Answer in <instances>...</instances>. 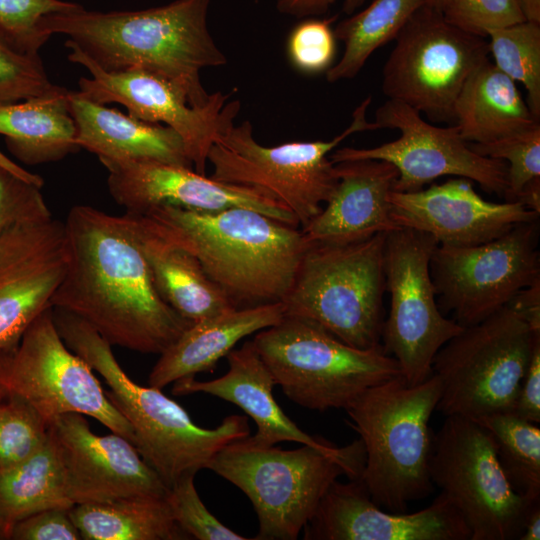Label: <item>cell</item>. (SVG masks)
Instances as JSON below:
<instances>
[{
	"instance_id": "6da1fadb",
	"label": "cell",
	"mask_w": 540,
	"mask_h": 540,
	"mask_svg": "<svg viewBox=\"0 0 540 540\" xmlns=\"http://www.w3.org/2000/svg\"><path fill=\"white\" fill-rule=\"evenodd\" d=\"M68 263L52 308L92 326L112 346L161 354L192 323L159 294L127 212L77 205L64 222Z\"/></svg>"
},
{
	"instance_id": "7a4b0ae2",
	"label": "cell",
	"mask_w": 540,
	"mask_h": 540,
	"mask_svg": "<svg viewBox=\"0 0 540 540\" xmlns=\"http://www.w3.org/2000/svg\"><path fill=\"white\" fill-rule=\"evenodd\" d=\"M210 0H174L135 11H73L53 13L40 22L52 36L68 37L66 47L78 49L107 72L147 71L176 83L194 106L209 97L201 71L220 67L227 57L208 26Z\"/></svg>"
},
{
	"instance_id": "3957f363",
	"label": "cell",
	"mask_w": 540,
	"mask_h": 540,
	"mask_svg": "<svg viewBox=\"0 0 540 540\" xmlns=\"http://www.w3.org/2000/svg\"><path fill=\"white\" fill-rule=\"evenodd\" d=\"M135 215L193 255L237 308L282 301L309 245L295 226L246 208L194 211L162 205Z\"/></svg>"
},
{
	"instance_id": "277c9868",
	"label": "cell",
	"mask_w": 540,
	"mask_h": 540,
	"mask_svg": "<svg viewBox=\"0 0 540 540\" xmlns=\"http://www.w3.org/2000/svg\"><path fill=\"white\" fill-rule=\"evenodd\" d=\"M58 332L75 354L102 376L109 400L134 433V446L168 489L183 475L197 473L227 444L250 434L246 416L229 415L213 429L195 424L186 410L153 386L132 381L112 345L79 317L52 309Z\"/></svg>"
},
{
	"instance_id": "5b68a950",
	"label": "cell",
	"mask_w": 540,
	"mask_h": 540,
	"mask_svg": "<svg viewBox=\"0 0 540 540\" xmlns=\"http://www.w3.org/2000/svg\"><path fill=\"white\" fill-rule=\"evenodd\" d=\"M440 396L433 373L419 384L398 376L366 389L345 409L365 450L359 479L377 506L405 512L433 491L429 421Z\"/></svg>"
},
{
	"instance_id": "8992f818",
	"label": "cell",
	"mask_w": 540,
	"mask_h": 540,
	"mask_svg": "<svg viewBox=\"0 0 540 540\" xmlns=\"http://www.w3.org/2000/svg\"><path fill=\"white\" fill-rule=\"evenodd\" d=\"M365 450L338 457L318 448L283 450L260 446L247 437L217 452L206 469L214 471L251 501L259 531L256 540H295L322 497L340 476L360 477Z\"/></svg>"
},
{
	"instance_id": "52a82bcc",
	"label": "cell",
	"mask_w": 540,
	"mask_h": 540,
	"mask_svg": "<svg viewBox=\"0 0 540 540\" xmlns=\"http://www.w3.org/2000/svg\"><path fill=\"white\" fill-rule=\"evenodd\" d=\"M276 385L294 403L316 411L346 409L366 389L401 376L382 345L350 346L318 323L284 315L252 340Z\"/></svg>"
},
{
	"instance_id": "ba28073f",
	"label": "cell",
	"mask_w": 540,
	"mask_h": 540,
	"mask_svg": "<svg viewBox=\"0 0 540 540\" xmlns=\"http://www.w3.org/2000/svg\"><path fill=\"white\" fill-rule=\"evenodd\" d=\"M386 233L347 244L309 243L281 301L286 315L310 319L344 343L381 345Z\"/></svg>"
},
{
	"instance_id": "9c48e42d",
	"label": "cell",
	"mask_w": 540,
	"mask_h": 540,
	"mask_svg": "<svg viewBox=\"0 0 540 540\" xmlns=\"http://www.w3.org/2000/svg\"><path fill=\"white\" fill-rule=\"evenodd\" d=\"M539 342L540 333L510 304L463 327L433 359L441 384L436 410L470 419L512 412Z\"/></svg>"
},
{
	"instance_id": "30bf717a",
	"label": "cell",
	"mask_w": 540,
	"mask_h": 540,
	"mask_svg": "<svg viewBox=\"0 0 540 540\" xmlns=\"http://www.w3.org/2000/svg\"><path fill=\"white\" fill-rule=\"evenodd\" d=\"M371 96L354 110L349 126L328 141H294L264 146L246 120L231 125L208 154L214 180L251 186L271 194L288 208L304 227L317 216L331 197L338 178L329 156L350 135L378 130L366 118Z\"/></svg>"
},
{
	"instance_id": "8fae6325",
	"label": "cell",
	"mask_w": 540,
	"mask_h": 540,
	"mask_svg": "<svg viewBox=\"0 0 540 540\" xmlns=\"http://www.w3.org/2000/svg\"><path fill=\"white\" fill-rule=\"evenodd\" d=\"M429 475L455 506L470 540H519L531 506L509 483L490 432L473 419L446 416L432 436Z\"/></svg>"
},
{
	"instance_id": "7c38bea8",
	"label": "cell",
	"mask_w": 540,
	"mask_h": 540,
	"mask_svg": "<svg viewBox=\"0 0 540 540\" xmlns=\"http://www.w3.org/2000/svg\"><path fill=\"white\" fill-rule=\"evenodd\" d=\"M0 387L27 400L48 426L63 414L78 413L95 418L134 445L130 424L93 369L61 338L52 307L30 324L15 346L0 348Z\"/></svg>"
},
{
	"instance_id": "4fadbf2b",
	"label": "cell",
	"mask_w": 540,
	"mask_h": 540,
	"mask_svg": "<svg viewBox=\"0 0 540 540\" xmlns=\"http://www.w3.org/2000/svg\"><path fill=\"white\" fill-rule=\"evenodd\" d=\"M382 71V92L436 121L454 120L455 100L486 59V38L448 23L425 4L397 34Z\"/></svg>"
},
{
	"instance_id": "5bb4252c",
	"label": "cell",
	"mask_w": 540,
	"mask_h": 540,
	"mask_svg": "<svg viewBox=\"0 0 540 540\" xmlns=\"http://www.w3.org/2000/svg\"><path fill=\"white\" fill-rule=\"evenodd\" d=\"M437 245L430 234L411 228L386 233L384 271L390 308L381 345L409 384L432 375L437 352L463 329L444 316L436 301L430 261Z\"/></svg>"
},
{
	"instance_id": "9a60e30c",
	"label": "cell",
	"mask_w": 540,
	"mask_h": 540,
	"mask_svg": "<svg viewBox=\"0 0 540 540\" xmlns=\"http://www.w3.org/2000/svg\"><path fill=\"white\" fill-rule=\"evenodd\" d=\"M538 220L519 223L491 241L472 246L437 245L430 272L441 312L466 327L508 305L540 281Z\"/></svg>"
},
{
	"instance_id": "2e32d148",
	"label": "cell",
	"mask_w": 540,
	"mask_h": 540,
	"mask_svg": "<svg viewBox=\"0 0 540 540\" xmlns=\"http://www.w3.org/2000/svg\"><path fill=\"white\" fill-rule=\"evenodd\" d=\"M67 48L69 61L90 74L78 82L82 96L104 105L121 104L135 118L170 127L181 137L194 170L205 175L211 147L240 111L239 100L228 101L232 93H211L204 105L194 106L185 90L169 79L143 70L107 72L78 49Z\"/></svg>"
},
{
	"instance_id": "e0dca14e",
	"label": "cell",
	"mask_w": 540,
	"mask_h": 540,
	"mask_svg": "<svg viewBox=\"0 0 540 540\" xmlns=\"http://www.w3.org/2000/svg\"><path fill=\"white\" fill-rule=\"evenodd\" d=\"M374 122L379 129L399 130L400 136L372 148L333 150L329 156L332 163L360 159L387 161L398 171L393 190L399 192L418 191L439 177L452 175L477 182L485 191L505 194L506 162L476 153L456 125H432L412 107L392 99L376 110Z\"/></svg>"
},
{
	"instance_id": "ac0fdd59",
	"label": "cell",
	"mask_w": 540,
	"mask_h": 540,
	"mask_svg": "<svg viewBox=\"0 0 540 540\" xmlns=\"http://www.w3.org/2000/svg\"><path fill=\"white\" fill-rule=\"evenodd\" d=\"M67 263L64 222L52 214L18 222L0 237V348L15 346L52 307Z\"/></svg>"
},
{
	"instance_id": "d6986e66",
	"label": "cell",
	"mask_w": 540,
	"mask_h": 540,
	"mask_svg": "<svg viewBox=\"0 0 540 540\" xmlns=\"http://www.w3.org/2000/svg\"><path fill=\"white\" fill-rule=\"evenodd\" d=\"M48 432L58 451L73 505L130 496L165 497L168 487L128 439L94 434L78 413L57 417Z\"/></svg>"
},
{
	"instance_id": "ffe728a7",
	"label": "cell",
	"mask_w": 540,
	"mask_h": 540,
	"mask_svg": "<svg viewBox=\"0 0 540 540\" xmlns=\"http://www.w3.org/2000/svg\"><path fill=\"white\" fill-rule=\"evenodd\" d=\"M108 188L126 212L140 214L169 205L194 211L246 208L297 227L295 216L266 191L229 184L199 174L193 168L156 161H102Z\"/></svg>"
},
{
	"instance_id": "44dd1931",
	"label": "cell",
	"mask_w": 540,
	"mask_h": 540,
	"mask_svg": "<svg viewBox=\"0 0 540 540\" xmlns=\"http://www.w3.org/2000/svg\"><path fill=\"white\" fill-rule=\"evenodd\" d=\"M303 531L305 540H470L471 536L444 494L422 510L392 512L371 500L359 478L335 480Z\"/></svg>"
},
{
	"instance_id": "7402d4cb",
	"label": "cell",
	"mask_w": 540,
	"mask_h": 540,
	"mask_svg": "<svg viewBox=\"0 0 540 540\" xmlns=\"http://www.w3.org/2000/svg\"><path fill=\"white\" fill-rule=\"evenodd\" d=\"M398 227L430 234L439 245L472 246L491 241L513 226L538 220L539 214L518 201L483 199L463 177L413 192L389 193Z\"/></svg>"
},
{
	"instance_id": "603a6c76",
	"label": "cell",
	"mask_w": 540,
	"mask_h": 540,
	"mask_svg": "<svg viewBox=\"0 0 540 540\" xmlns=\"http://www.w3.org/2000/svg\"><path fill=\"white\" fill-rule=\"evenodd\" d=\"M226 358L228 371L223 376L209 381H198L194 376L183 377L173 382L172 393L176 396L205 393L237 405L256 423V434L248 438L260 446L290 441L344 458L364 450L360 439L340 448L301 430L276 402L273 396L275 380L252 340L231 350Z\"/></svg>"
},
{
	"instance_id": "cb8c5ba5",
	"label": "cell",
	"mask_w": 540,
	"mask_h": 540,
	"mask_svg": "<svg viewBox=\"0 0 540 540\" xmlns=\"http://www.w3.org/2000/svg\"><path fill=\"white\" fill-rule=\"evenodd\" d=\"M334 166L338 182L331 197L301 229L308 243L347 244L400 228L388 199L398 178L393 164L360 159Z\"/></svg>"
},
{
	"instance_id": "d4e9b609",
	"label": "cell",
	"mask_w": 540,
	"mask_h": 540,
	"mask_svg": "<svg viewBox=\"0 0 540 540\" xmlns=\"http://www.w3.org/2000/svg\"><path fill=\"white\" fill-rule=\"evenodd\" d=\"M76 144L102 161H156L192 167L181 137L170 127L145 122L69 91Z\"/></svg>"
},
{
	"instance_id": "484cf974",
	"label": "cell",
	"mask_w": 540,
	"mask_h": 540,
	"mask_svg": "<svg viewBox=\"0 0 540 540\" xmlns=\"http://www.w3.org/2000/svg\"><path fill=\"white\" fill-rule=\"evenodd\" d=\"M284 315L280 301L232 308L192 323L159 354L148 384L162 389L180 378L212 371L241 339L275 325Z\"/></svg>"
},
{
	"instance_id": "4316f807",
	"label": "cell",
	"mask_w": 540,
	"mask_h": 540,
	"mask_svg": "<svg viewBox=\"0 0 540 540\" xmlns=\"http://www.w3.org/2000/svg\"><path fill=\"white\" fill-rule=\"evenodd\" d=\"M466 142L485 144L521 133L539 123L515 82L486 59L467 78L453 107Z\"/></svg>"
},
{
	"instance_id": "83f0119b",
	"label": "cell",
	"mask_w": 540,
	"mask_h": 540,
	"mask_svg": "<svg viewBox=\"0 0 540 540\" xmlns=\"http://www.w3.org/2000/svg\"><path fill=\"white\" fill-rule=\"evenodd\" d=\"M68 94L54 85L40 95L0 105V135L22 163L55 162L79 149Z\"/></svg>"
},
{
	"instance_id": "f1b7e54d",
	"label": "cell",
	"mask_w": 540,
	"mask_h": 540,
	"mask_svg": "<svg viewBox=\"0 0 540 540\" xmlns=\"http://www.w3.org/2000/svg\"><path fill=\"white\" fill-rule=\"evenodd\" d=\"M138 241L164 301L191 323L237 308L208 277L198 260L164 240L132 213Z\"/></svg>"
},
{
	"instance_id": "f546056e",
	"label": "cell",
	"mask_w": 540,
	"mask_h": 540,
	"mask_svg": "<svg viewBox=\"0 0 540 540\" xmlns=\"http://www.w3.org/2000/svg\"><path fill=\"white\" fill-rule=\"evenodd\" d=\"M70 515L84 540L190 539L174 520L166 496L77 504Z\"/></svg>"
},
{
	"instance_id": "4dcf8cb0",
	"label": "cell",
	"mask_w": 540,
	"mask_h": 540,
	"mask_svg": "<svg viewBox=\"0 0 540 540\" xmlns=\"http://www.w3.org/2000/svg\"><path fill=\"white\" fill-rule=\"evenodd\" d=\"M73 506L67 496L62 463L50 435L34 454L0 469V517L10 530L16 522L41 510Z\"/></svg>"
},
{
	"instance_id": "1f68e13d",
	"label": "cell",
	"mask_w": 540,
	"mask_h": 540,
	"mask_svg": "<svg viewBox=\"0 0 540 540\" xmlns=\"http://www.w3.org/2000/svg\"><path fill=\"white\" fill-rule=\"evenodd\" d=\"M428 0H373L366 8L341 20L334 28L344 44L341 58L326 71V80L335 83L352 79L369 57L394 40L411 16Z\"/></svg>"
},
{
	"instance_id": "d6a6232c",
	"label": "cell",
	"mask_w": 540,
	"mask_h": 540,
	"mask_svg": "<svg viewBox=\"0 0 540 540\" xmlns=\"http://www.w3.org/2000/svg\"><path fill=\"white\" fill-rule=\"evenodd\" d=\"M487 429L499 464L512 488L522 497L540 500V428L511 412L473 419Z\"/></svg>"
},
{
	"instance_id": "836d02e7",
	"label": "cell",
	"mask_w": 540,
	"mask_h": 540,
	"mask_svg": "<svg viewBox=\"0 0 540 540\" xmlns=\"http://www.w3.org/2000/svg\"><path fill=\"white\" fill-rule=\"evenodd\" d=\"M494 65L514 82L523 84L526 103L540 119V24L523 21L487 32Z\"/></svg>"
},
{
	"instance_id": "e575fe53",
	"label": "cell",
	"mask_w": 540,
	"mask_h": 540,
	"mask_svg": "<svg viewBox=\"0 0 540 540\" xmlns=\"http://www.w3.org/2000/svg\"><path fill=\"white\" fill-rule=\"evenodd\" d=\"M48 427L27 400L0 387V469L38 451L48 439Z\"/></svg>"
},
{
	"instance_id": "d590c367",
	"label": "cell",
	"mask_w": 540,
	"mask_h": 540,
	"mask_svg": "<svg viewBox=\"0 0 540 540\" xmlns=\"http://www.w3.org/2000/svg\"><path fill=\"white\" fill-rule=\"evenodd\" d=\"M470 146L479 155L506 162L507 201H516L523 187L540 177V123L494 142Z\"/></svg>"
},
{
	"instance_id": "8d00e7d4",
	"label": "cell",
	"mask_w": 540,
	"mask_h": 540,
	"mask_svg": "<svg viewBox=\"0 0 540 540\" xmlns=\"http://www.w3.org/2000/svg\"><path fill=\"white\" fill-rule=\"evenodd\" d=\"M53 86L39 53L24 51L0 29V105L40 95Z\"/></svg>"
},
{
	"instance_id": "74e56055",
	"label": "cell",
	"mask_w": 540,
	"mask_h": 540,
	"mask_svg": "<svg viewBox=\"0 0 540 540\" xmlns=\"http://www.w3.org/2000/svg\"><path fill=\"white\" fill-rule=\"evenodd\" d=\"M337 15L302 18L290 31L286 52L290 64L303 74L326 72L336 55L337 39L332 28Z\"/></svg>"
},
{
	"instance_id": "f35d334b",
	"label": "cell",
	"mask_w": 540,
	"mask_h": 540,
	"mask_svg": "<svg viewBox=\"0 0 540 540\" xmlns=\"http://www.w3.org/2000/svg\"><path fill=\"white\" fill-rule=\"evenodd\" d=\"M195 473L179 478L166 495L174 520L190 539L248 540L220 522L202 502L194 484Z\"/></svg>"
},
{
	"instance_id": "ab89813d",
	"label": "cell",
	"mask_w": 540,
	"mask_h": 540,
	"mask_svg": "<svg viewBox=\"0 0 540 540\" xmlns=\"http://www.w3.org/2000/svg\"><path fill=\"white\" fill-rule=\"evenodd\" d=\"M79 7L62 0H0V29L24 51L39 53L50 38L40 29L41 20Z\"/></svg>"
},
{
	"instance_id": "60d3db41",
	"label": "cell",
	"mask_w": 540,
	"mask_h": 540,
	"mask_svg": "<svg viewBox=\"0 0 540 540\" xmlns=\"http://www.w3.org/2000/svg\"><path fill=\"white\" fill-rule=\"evenodd\" d=\"M439 11L451 25L476 36L525 21L522 0H441Z\"/></svg>"
},
{
	"instance_id": "b9f144b4",
	"label": "cell",
	"mask_w": 540,
	"mask_h": 540,
	"mask_svg": "<svg viewBox=\"0 0 540 540\" xmlns=\"http://www.w3.org/2000/svg\"><path fill=\"white\" fill-rule=\"evenodd\" d=\"M41 188L0 167V237L18 222L51 214Z\"/></svg>"
},
{
	"instance_id": "7bdbcfd3",
	"label": "cell",
	"mask_w": 540,
	"mask_h": 540,
	"mask_svg": "<svg viewBox=\"0 0 540 540\" xmlns=\"http://www.w3.org/2000/svg\"><path fill=\"white\" fill-rule=\"evenodd\" d=\"M70 509L48 508L21 519L11 527L10 540H81Z\"/></svg>"
},
{
	"instance_id": "ee69618b",
	"label": "cell",
	"mask_w": 540,
	"mask_h": 540,
	"mask_svg": "<svg viewBox=\"0 0 540 540\" xmlns=\"http://www.w3.org/2000/svg\"><path fill=\"white\" fill-rule=\"evenodd\" d=\"M511 413L527 421L540 423V342L533 350Z\"/></svg>"
},
{
	"instance_id": "f6af8a7d",
	"label": "cell",
	"mask_w": 540,
	"mask_h": 540,
	"mask_svg": "<svg viewBox=\"0 0 540 540\" xmlns=\"http://www.w3.org/2000/svg\"><path fill=\"white\" fill-rule=\"evenodd\" d=\"M367 0H344L342 10L347 15L358 11ZM336 0H276L279 13L299 19L326 13Z\"/></svg>"
},
{
	"instance_id": "bcb514c9",
	"label": "cell",
	"mask_w": 540,
	"mask_h": 540,
	"mask_svg": "<svg viewBox=\"0 0 540 540\" xmlns=\"http://www.w3.org/2000/svg\"><path fill=\"white\" fill-rule=\"evenodd\" d=\"M540 333V281L518 292L509 303Z\"/></svg>"
},
{
	"instance_id": "7dc6e473",
	"label": "cell",
	"mask_w": 540,
	"mask_h": 540,
	"mask_svg": "<svg viewBox=\"0 0 540 540\" xmlns=\"http://www.w3.org/2000/svg\"><path fill=\"white\" fill-rule=\"evenodd\" d=\"M516 201L520 202L524 207L536 213H540V177H537L528 182Z\"/></svg>"
},
{
	"instance_id": "c3c4849f",
	"label": "cell",
	"mask_w": 540,
	"mask_h": 540,
	"mask_svg": "<svg viewBox=\"0 0 540 540\" xmlns=\"http://www.w3.org/2000/svg\"><path fill=\"white\" fill-rule=\"evenodd\" d=\"M540 539V501L535 502L526 517L524 529L519 540Z\"/></svg>"
},
{
	"instance_id": "681fc988",
	"label": "cell",
	"mask_w": 540,
	"mask_h": 540,
	"mask_svg": "<svg viewBox=\"0 0 540 540\" xmlns=\"http://www.w3.org/2000/svg\"><path fill=\"white\" fill-rule=\"evenodd\" d=\"M0 167L40 187H42L44 184V180L40 176L28 172L23 167H21L20 165L12 161L10 158H8L6 155H4L1 151H0Z\"/></svg>"
},
{
	"instance_id": "f907efd6",
	"label": "cell",
	"mask_w": 540,
	"mask_h": 540,
	"mask_svg": "<svg viewBox=\"0 0 540 540\" xmlns=\"http://www.w3.org/2000/svg\"><path fill=\"white\" fill-rule=\"evenodd\" d=\"M522 8L527 21L540 24V0H522Z\"/></svg>"
},
{
	"instance_id": "816d5d0a",
	"label": "cell",
	"mask_w": 540,
	"mask_h": 540,
	"mask_svg": "<svg viewBox=\"0 0 540 540\" xmlns=\"http://www.w3.org/2000/svg\"><path fill=\"white\" fill-rule=\"evenodd\" d=\"M0 540H10V528L0 517Z\"/></svg>"
},
{
	"instance_id": "f5cc1de1",
	"label": "cell",
	"mask_w": 540,
	"mask_h": 540,
	"mask_svg": "<svg viewBox=\"0 0 540 540\" xmlns=\"http://www.w3.org/2000/svg\"><path fill=\"white\" fill-rule=\"evenodd\" d=\"M440 1L441 0H428L427 4L439 10Z\"/></svg>"
}]
</instances>
